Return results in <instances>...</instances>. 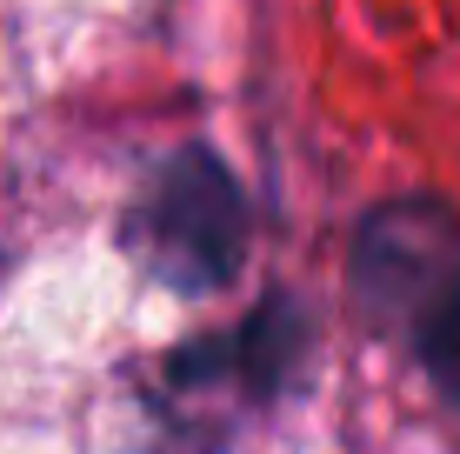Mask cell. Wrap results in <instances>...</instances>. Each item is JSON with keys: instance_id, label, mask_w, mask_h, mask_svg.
<instances>
[{"instance_id": "obj_1", "label": "cell", "mask_w": 460, "mask_h": 454, "mask_svg": "<svg viewBox=\"0 0 460 454\" xmlns=\"http://www.w3.org/2000/svg\"><path fill=\"white\" fill-rule=\"evenodd\" d=\"M140 268L173 294H214L247 261V200L241 181L208 147H181L154 167L147 194L127 214Z\"/></svg>"}, {"instance_id": "obj_2", "label": "cell", "mask_w": 460, "mask_h": 454, "mask_svg": "<svg viewBox=\"0 0 460 454\" xmlns=\"http://www.w3.org/2000/svg\"><path fill=\"white\" fill-rule=\"evenodd\" d=\"M354 288L380 327H401L414 341V327L460 294V214L427 194L387 200L380 214H367L360 254H354Z\"/></svg>"}, {"instance_id": "obj_3", "label": "cell", "mask_w": 460, "mask_h": 454, "mask_svg": "<svg viewBox=\"0 0 460 454\" xmlns=\"http://www.w3.org/2000/svg\"><path fill=\"white\" fill-rule=\"evenodd\" d=\"M414 354H420L427 381H434L440 395L460 408V294H454L447 307H434V315L414 327Z\"/></svg>"}]
</instances>
